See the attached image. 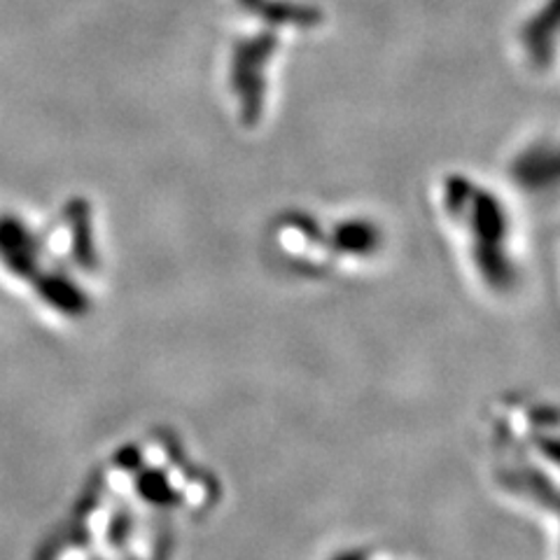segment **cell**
<instances>
[{
    "label": "cell",
    "instance_id": "obj_1",
    "mask_svg": "<svg viewBox=\"0 0 560 560\" xmlns=\"http://www.w3.org/2000/svg\"><path fill=\"white\" fill-rule=\"evenodd\" d=\"M490 481L500 493L533 514L556 516L558 416L545 399L506 397L488 418Z\"/></svg>",
    "mask_w": 560,
    "mask_h": 560
},
{
    "label": "cell",
    "instance_id": "obj_2",
    "mask_svg": "<svg viewBox=\"0 0 560 560\" xmlns=\"http://www.w3.org/2000/svg\"><path fill=\"white\" fill-rule=\"evenodd\" d=\"M436 203L469 278L493 296L516 292L523 276L516 222L500 191L469 175L448 173Z\"/></svg>",
    "mask_w": 560,
    "mask_h": 560
},
{
    "label": "cell",
    "instance_id": "obj_3",
    "mask_svg": "<svg viewBox=\"0 0 560 560\" xmlns=\"http://www.w3.org/2000/svg\"><path fill=\"white\" fill-rule=\"evenodd\" d=\"M267 238L278 265L304 278L353 276L388 253L383 226L364 215L320 218L288 210L271 222Z\"/></svg>",
    "mask_w": 560,
    "mask_h": 560
},
{
    "label": "cell",
    "instance_id": "obj_4",
    "mask_svg": "<svg viewBox=\"0 0 560 560\" xmlns=\"http://www.w3.org/2000/svg\"><path fill=\"white\" fill-rule=\"evenodd\" d=\"M278 47L280 35L269 26H265V31L241 35L232 47L230 92L236 103V115L245 127H255L265 117L269 75Z\"/></svg>",
    "mask_w": 560,
    "mask_h": 560
},
{
    "label": "cell",
    "instance_id": "obj_5",
    "mask_svg": "<svg viewBox=\"0 0 560 560\" xmlns=\"http://www.w3.org/2000/svg\"><path fill=\"white\" fill-rule=\"evenodd\" d=\"M558 0H547L537 12H533L523 22L518 31V40L523 47L525 59L533 68L547 70L556 61V45H558Z\"/></svg>",
    "mask_w": 560,
    "mask_h": 560
},
{
    "label": "cell",
    "instance_id": "obj_6",
    "mask_svg": "<svg viewBox=\"0 0 560 560\" xmlns=\"http://www.w3.org/2000/svg\"><path fill=\"white\" fill-rule=\"evenodd\" d=\"M335 560H397V558H388L381 551H374V549H350L341 556H337Z\"/></svg>",
    "mask_w": 560,
    "mask_h": 560
},
{
    "label": "cell",
    "instance_id": "obj_7",
    "mask_svg": "<svg viewBox=\"0 0 560 560\" xmlns=\"http://www.w3.org/2000/svg\"><path fill=\"white\" fill-rule=\"evenodd\" d=\"M234 3L241 8V10H245V12H250V14H257V10L267 3V0H234Z\"/></svg>",
    "mask_w": 560,
    "mask_h": 560
}]
</instances>
